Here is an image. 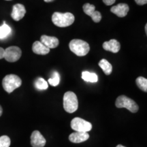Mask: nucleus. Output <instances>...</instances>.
<instances>
[{
    "label": "nucleus",
    "instance_id": "obj_1",
    "mask_svg": "<svg viewBox=\"0 0 147 147\" xmlns=\"http://www.w3.org/2000/svg\"><path fill=\"white\" fill-rule=\"evenodd\" d=\"M75 17L70 12L61 13L55 12L52 16V21L56 26L59 27H66L74 23Z\"/></svg>",
    "mask_w": 147,
    "mask_h": 147
},
{
    "label": "nucleus",
    "instance_id": "obj_2",
    "mask_svg": "<svg viewBox=\"0 0 147 147\" xmlns=\"http://www.w3.org/2000/svg\"><path fill=\"white\" fill-rule=\"evenodd\" d=\"M69 49L77 56L83 57L88 54L90 51L89 44L84 40L74 39L69 42Z\"/></svg>",
    "mask_w": 147,
    "mask_h": 147
},
{
    "label": "nucleus",
    "instance_id": "obj_3",
    "mask_svg": "<svg viewBox=\"0 0 147 147\" xmlns=\"http://www.w3.org/2000/svg\"><path fill=\"white\" fill-rule=\"evenodd\" d=\"M78 107V101L76 95L74 92L67 91L63 96L64 110L68 113L76 112Z\"/></svg>",
    "mask_w": 147,
    "mask_h": 147
},
{
    "label": "nucleus",
    "instance_id": "obj_4",
    "mask_svg": "<svg viewBox=\"0 0 147 147\" xmlns=\"http://www.w3.org/2000/svg\"><path fill=\"white\" fill-rule=\"evenodd\" d=\"M22 80L15 74L6 75L2 80L3 88L7 93H10L17 88L21 87Z\"/></svg>",
    "mask_w": 147,
    "mask_h": 147
},
{
    "label": "nucleus",
    "instance_id": "obj_5",
    "mask_svg": "<svg viewBox=\"0 0 147 147\" xmlns=\"http://www.w3.org/2000/svg\"><path fill=\"white\" fill-rule=\"evenodd\" d=\"M115 106L119 108H125L133 113H137L139 110L138 106L136 102L125 95H121L117 97L115 102Z\"/></svg>",
    "mask_w": 147,
    "mask_h": 147
},
{
    "label": "nucleus",
    "instance_id": "obj_6",
    "mask_svg": "<svg viewBox=\"0 0 147 147\" xmlns=\"http://www.w3.org/2000/svg\"><path fill=\"white\" fill-rule=\"evenodd\" d=\"M71 127L74 131L88 132L92 129V125L91 123L84 120L79 117H76L73 119L71 121Z\"/></svg>",
    "mask_w": 147,
    "mask_h": 147
},
{
    "label": "nucleus",
    "instance_id": "obj_7",
    "mask_svg": "<svg viewBox=\"0 0 147 147\" xmlns=\"http://www.w3.org/2000/svg\"><path fill=\"white\" fill-rule=\"evenodd\" d=\"M21 50L17 47H10L5 49L4 59L8 62H15L21 58Z\"/></svg>",
    "mask_w": 147,
    "mask_h": 147
},
{
    "label": "nucleus",
    "instance_id": "obj_8",
    "mask_svg": "<svg viewBox=\"0 0 147 147\" xmlns=\"http://www.w3.org/2000/svg\"><path fill=\"white\" fill-rule=\"evenodd\" d=\"M46 139L38 130L33 131L31 136V144L33 147H44L45 146Z\"/></svg>",
    "mask_w": 147,
    "mask_h": 147
},
{
    "label": "nucleus",
    "instance_id": "obj_9",
    "mask_svg": "<svg viewBox=\"0 0 147 147\" xmlns=\"http://www.w3.org/2000/svg\"><path fill=\"white\" fill-rule=\"evenodd\" d=\"M25 13H26V10H25V6L21 3H17L14 5L12 8L11 16L14 21H18L24 17Z\"/></svg>",
    "mask_w": 147,
    "mask_h": 147
},
{
    "label": "nucleus",
    "instance_id": "obj_10",
    "mask_svg": "<svg viewBox=\"0 0 147 147\" xmlns=\"http://www.w3.org/2000/svg\"><path fill=\"white\" fill-rule=\"evenodd\" d=\"M129 8L126 3H119L118 5L113 6L110 9L111 12L116 14L119 17H125L127 14Z\"/></svg>",
    "mask_w": 147,
    "mask_h": 147
},
{
    "label": "nucleus",
    "instance_id": "obj_11",
    "mask_svg": "<svg viewBox=\"0 0 147 147\" xmlns=\"http://www.w3.org/2000/svg\"><path fill=\"white\" fill-rule=\"evenodd\" d=\"M89 138V135L87 132L76 131L71 134L69 136V141L73 143H81L87 140Z\"/></svg>",
    "mask_w": 147,
    "mask_h": 147
},
{
    "label": "nucleus",
    "instance_id": "obj_12",
    "mask_svg": "<svg viewBox=\"0 0 147 147\" xmlns=\"http://www.w3.org/2000/svg\"><path fill=\"white\" fill-rule=\"evenodd\" d=\"M40 42L50 49L57 47L59 44L57 38L53 36H46V35H43V36H41Z\"/></svg>",
    "mask_w": 147,
    "mask_h": 147
},
{
    "label": "nucleus",
    "instance_id": "obj_13",
    "mask_svg": "<svg viewBox=\"0 0 147 147\" xmlns=\"http://www.w3.org/2000/svg\"><path fill=\"white\" fill-rule=\"evenodd\" d=\"M103 49L105 51H110L113 53H117L120 51L121 45L117 40L112 39L108 42H104Z\"/></svg>",
    "mask_w": 147,
    "mask_h": 147
},
{
    "label": "nucleus",
    "instance_id": "obj_14",
    "mask_svg": "<svg viewBox=\"0 0 147 147\" xmlns=\"http://www.w3.org/2000/svg\"><path fill=\"white\" fill-rule=\"evenodd\" d=\"M32 51L37 55H45L50 52V49L46 47L41 42L36 41L33 44Z\"/></svg>",
    "mask_w": 147,
    "mask_h": 147
},
{
    "label": "nucleus",
    "instance_id": "obj_15",
    "mask_svg": "<svg viewBox=\"0 0 147 147\" xmlns=\"http://www.w3.org/2000/svg\"><path fill=\"white\" fill-rule=\"evenodd\" d=\"M99 66L102 68L106 75H110L113 71V66L110 62L105 59H103L99 62Z\"/></svg>",
    "mask_w": 147,
    "mask_h": 147
},
{
    "label": "nucleus",
    "instance_id": "obj_16",
    "mask_svg": "<svg viewBox=\"0 0 147 147\" xmlns=\"http://www.w3.org/2000/svg\"><path fill=\"white\" fill-rule=\"evenodd\" d=\"M82 78L83 79L84 81L90 82H96L98 80L96 74L91 73L87 71H82Z\"/></svg>",
    "mask_w": 147,
    "mask_h": 147
},
{
    "label": "nucleus",
    "instance_id": "obj_17",
    "mask_svg": "<svg viewBox=\"0 0 147 147\" xmlns=\"http://www.w3.org/2000/svg\"><path fill=\"white\" fill-rule=\"evenodd\" d=\"M12 29L10 27L5 23V21H3V25L0 26V39H3L6 38L9 34L11 33Z\"/></svg>",
    "mask_w": 147,
    "mask_h": 147
},
{
    "label": "nucleus",
    "instance_id": "obj_18",
    "mask_svg": "<svg viewBox=\"0 0 147 147\" xmlns=\"http://www.w3.org/2000/svg\"><path fill=\"white\" fill-rule=\"evenodd\" d=\"M136 84L139 89H140L142 91L146 92L147 91V79L144 77L139 76L136 78Z\"/></svg>",
    "mask_w": 147,
    "mask_h": 147
},
{
    "label": "nucleus",
    "instance_id": "obj_19",
    "mask_svg": "<svg viewBox=\"0 0 147 147\" xmlns=\"http://www.w3.org/2000/svg\"><path fill=\"white\" fill-rule=\"evenodd\" d=\"M35 86L40 90H46L48 89V82L44 78H38L35 82Z\"/></svg>",
    "mask_w": 147,
    "mask_h": 147
},
{
    "label": "nucleus",
    "instance_id": "obj_20",
    "mask_svg": "<svg viewBox=\"0 0 147 147\" xmlns=\"http://www.w3.org/2000/svg\"><path fill=\"white\" fill-rule=\"evenodd\" d=\"M48 82H49V83L50 84L51 86H53V87H56V86H57L58 84H59L60 76L57 71H54V72H53V77L52 78H49Z\"/></svg>",
    "mask_w": 147,
    "mask_h": 147
},
{
    "label": "nucleus",
    "instance_id": "obj_21",
    "mask_svg": "<svg viewBox=\"0 0 147 147\" xmlns=\"http://www.w3.org/2000/svg\"><path fill=\"white\" fill-rule=\"evenodd\" d=\"M83 11L87 15L91 16L92 14H93V12L95 11V7L94 5L90 4V3H85V4L83 5Z\"/></svg>",
    "mask_w": 147,
    "mask_h": 147
},
{
    "label": "nucleus",
    "instance_id": "obj_22",
    "mask_svg": "<svg viewBox=\"0 0 147 147\" xmlns=\"http://www.w3.org/2000/svg\"><path fill=\"white\" fill-rule=\"evenodd\" d=\"M10 138L7 136L0 137V147H9L10 146Z\"/></svg>",
    "mask_w": 147,
    "mask_h": 147
},
{
    "label": "nucleus",
    "instance_id": "obj_23",
    "mask_svg": "<svg viewBox=\"0 0 147 147\" xmlns=\"http://www.w3.org/2000/svg\"><path fill=\"white\" fill-rule=\"evenodd\" d=\"M91 17L95 23H99L102 19V14L98 11H95L93 14L91 16Z\"/></svg>",
    "mask_w": 147,
    "mask_h": 147
},
{
    "label": "nucleus",
    "instance_id": "obj_24",
    "mask_svg": "<svg viewBox=\"0 0 147 147\" xmlns=\"http://www.w3.org/2000/svg\"><path fill=\"white\" fill-rule=\"evenodd\" d=\"M116 0H103V2L106 5H111L115 3Z\"/></svg>",
    "mask_w": 147,
    "mask_h": 147
},
{
    "label": "nucleus",
    "instance_id": "obj_25",
    "mask_svg": "<svg viewBox=\"0 0 147 147\" xmlns=\"http://www.w3.org/2000/svg\"><path fill=\"white\" fill-rule=\"evenodd\" d=\"M135 1L138 5H144L147 3V0H135Z\"/></svg>",
    "mask_w": 147,
    "mask_h": 147
},
{
    "label": "nucleus",
    "instance_id": "obj_26",
    "mask_svg": "<svg viewBox=\"0 0 147 147\" xmlns=\"http://www.w3.org/2000/svg\"><path fill=\"white\" fill-rule=\"evenodd\" d=\"M4 53H5V49L3 48L0 47V59L4 58Z\"/></svg>",
    "mask_w": 147,
    "mask_h": 147
},
{
    "label": "nucleus",
    "instance_id": "obj_27",
    "mask_svg": "<svg viewBox=\"0 0 147 147\" xmlns=\"http://www.w3.org/2000/svg\"><path fill=\"white\" fill-rule=\"evenodd\" d=\"M2 113H3V109H2V107H1V106H0V117H1V115H2Z\"/></svg>",
    "mask_w": 147,
    "mask_h": 147
},
{
    "label": "nucleus",
    "instance_id": "obj_28",
    "mask_svg": "<svg viewBox=\"0 0 147 147\" xmlns=\"http://www.w3.org/2000/svg\"><path fill=\"white\" fill-rule=\"evenodd\" d=\"M54 0H45V2H51V1H53Z\"/></svg>",
    "mask_w": 147,
    "mask_h": 147
},
{
    "label": "nucleus",
    "instance_id": "obj_29",
    "mask_svg": "<svg viewBox=\"0 0 147 147\" xmlns=\"http://www.w3.org/2000/svg\"><path fill=\"white\" fill-rule=\"evenodd\" d=\"M116 147H125V146H123V145H121V144H119V145H117V146Z\"/></svg>",
    "mask_w": 147,
    "mask_h": 147
},
{
    "label": "nucleus",
    "instance_id": "obj_30",
    "mask_svg": "<svg viewBox=\"0 0 147 147\" xmlns=\"http://www.w3.org/2000/svg\"><path fill=\"white\" fill-rule=\"evenodd\" d=\"M145 31H146V34H147V25L145 26Z\"/></svg>",
    "mask_w": 147,
    "mask_h": 147
},
{
    "label": "nucleus",
    "instance_id": "obj_31",
    "mask_svg": "<svg viewBox=\"0 0 147 147\" xmlns=\"http://www.w3.org/2000/svg\"><path fill=\"white\" fill-rule=\"evenodd\" d=\"M6 1H10V0H6Z\"/></svg>",
    "mask_w": 147,
    "mask_h": 147
}]
</instances>
